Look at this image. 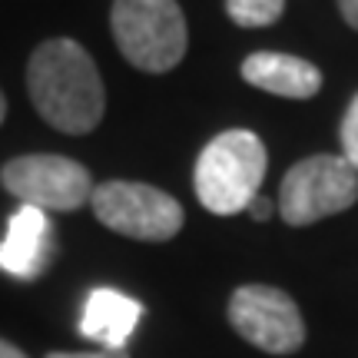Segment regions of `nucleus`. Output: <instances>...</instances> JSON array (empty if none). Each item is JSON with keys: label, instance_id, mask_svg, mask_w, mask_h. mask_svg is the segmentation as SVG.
<instances>
[{"label": "nucleus", "instance_id": "nucleus-1", "mask_svg": "<svg viewBox=\"0 0 358 358\" xmlns=\"http://www.w3.org/2000/svg\"><path fill=\"white\" fill-rule=\"evenodd\" d=\"M27 90L37 113L60 133L83 136L103 120V80L83 47L70 37L40 43L27 64Z\"/></svg>", "mask_w": 358, "mask_h": 358}, {"label": "nucleus", "instance_id": "nucleus-11", "mask_svg": "<svg viewBox=\"0 0 358 358\" xmlns=\"http://www.w3.org/2000/svg\"><path fill=\"white\" fill-rule=\"evenodd\" d=\"M285 10V0H226V13L236 27H268Z\"/></svg>", "mask_w": 358, "mask_h": 358}, {"label": "nucleus", "instance_id": "nucleus-12", "mask_svg": "<svg viewBox=\"0 0 358 358\" xmlns=\"http://www.w3.org/2000/svg\"><path fill=\"white\" fill-rule=\"evenodd\" d=\"M342 156L348 159V166L358 173V93L348 103V113L342 120Z\"/></svg>", "mask_w": 358, "mask_h": 358}, {"label": "nucleus", "instance_id": "nucleus-7", "mask_svg": "<svg viewBox=\"0 0 358 358\" xmlns=\"http://www.w3.org/2000/svg\"><path fill=\"white\" fill-rule=\"evenodd\" d=\"M229 322L268 355H292L306 345V319L295 299L272 285H239L229 299Z\"/></svg>", "mask_w": 358, "mask_h": 358}, {"label": "nucleus", "instance_id": "nucleus-6", "mask_svg": "<svg viewBox=\"0 0 358 358\" xmlns=\"http://www.w3.org/2000/svg\"><path fill=\"white\" fill-rule=\"evenodd\" d=\"M0 186L20 199V206H34L43 213H77L93 196L90 169L57 153H27L3 163Z\"/></svg>", "mask_w": 358, "mask_h": 358}, {"label": "nucleus", "instance_id": "nucleus-8", "mask_svg": "<svg viewBox=\"0 0 358 358\" xmlns=\"http://www.w3.org/2000/svg\"><path fill=\"white\" fill-rule=\"evenodd\" d=\"M53 259L50 216L34 206H20L7 219V232L0 239V268L20 282L40 279Z\"/></svg>", "mask_w": 358, "mask_h": 358}, {"label": "nucleus", "instance_id": "nucleus-14", "mask_svg": "<svg viewBox=\"0 0 358 358\" xmlns=\"http://www.w3.org/2000/svg\"><path fill=\"white\" fill-rule=\"evenodd\" d=\"M249 213H252V219H256V222H266V219L272 216V203H268L266 196H256V199H252V206H249Z\"/></svg>", "mask_w": 358, "mask_h": 358}, {"label": "nucleus", "instance_id": "nucleus-13", "mask_svg": "<svg viewBox=\"0 0 358 358\" xmlns=\"http://www.w3.org/2000/svg\"><path fill=\"white\" fill-rule=\"evenodd\" d=\"M47 358H129L127 348H96V352H50Z\"/></svg>", "mask_w": 358, "mask_h": 358}, {"label": "nucleus", "instance_id": "nucleus-2", "mask_svg": "<svg viewBox=\"0 0 358 358\" xmlns=\"http://www.w3.org/2000/svg\"><path fill=\"white\" fill-rule=\"evenodd\" d=\"M268 156L252 129H226L196 159V196L213 216L245 213L266 179Z\"/></svg>", "mask_w": 358, "mask_h": 358}, {"label": "nucleus", "instance_id": "nucleus-3", "mask_svg": "<svg viewBox=\"0 0 358 358\" xmlns=\"http://www.w3.org/2000/svg\"><path fill=\"white\" fill-rule=\"evenodd\" d=\"M110 27L120 53L146 73L173 70L189 40L176 0H113Z\"/></svg>", "mask_w": 358, "mask_h": 358}, {"label": "nucleus", "instance_id": "nucleus-10", "mask_svg": "<svg viewBox=\"0 0 358 358\" xmlns=\"http://www.w3.org/2000/svg\"><path fill=\"white\" fill-rule=\"evenodd\" d=\"M243 80L249 87H259L266 93L285 96V100H308L322 90L319 66H312L302 57L292 53H252L243 64Z\"/></svg>", "mask_w": 358, "mask_h": 358}, {"label": "nucleus", "instance_id": "nucleus-9", "mask_svg": "<svg viewBox=\"0 0 358 358\" xmlns=\"http://www.w3.org/2000/svg\"><path fill=\"white\" fill-rule=\"evenodd\" d=\"M143 319V306L120 289H93L83 302L80 335L103 348H127Z\"/></svg>", "mask_w": 358, "mask_h": 358}, {"label": "nucleus", "instance_id": "nucleus-5", "mask_svg": "<svg viewBox=\"0 0 358 358\" xmlns=\"http://www.w3.org/2000/svg\"><path fill=\"white\" fill-rule=\"evenodd\" d=\"M93 216L106 229L140 243H166L182 229V206L150 182L110 179L93 186Z\"/></svg>", "mask_w": 358, "mask_h": 358}, {"label": "nucleus", "instance_id": "nucleus-15", "mask_svg": "<svg viewBox=\"0 0 358 358\" xmlns=\"http://www.w3.org/2000/svg\"><path fill=\"white\" fill-rule=\"evenodd\" d=\"M338 10L345 17V24L358 30V0H338Z\"/></svg>", "mask_w": 358, "mask_h": 358}, {"label": "nucleus", "instance_id": "nucleus-17", "mask_svg": "<svg viewBox=\"0 0 358 358\" xmlns=\"http://www.w3.org/2000/svg\"><path fill=\"white\" fill-rule=\"evenodd\" d=\"M3 116H7V100H3V93H0V123H3Z\"/></svg>", "mask_w": 358, "mask_h": 358}, {"label": "nucleus", "instance_id": "nucleus-16", "mask_svg": "<svg viewBox=\"0 0 358 358\" xmlns=\"http://www.w3.org/2000/svg\"><path fill=\"white\" fill-rule=\"evenodd\" d=\"M0 358H27L20 348L13 345V342H7V338H0Z\"/></svg>", "mask_w": 358, "mask_h": 358}, {"label": "nucleus", "instance_id": "nucleus-4", "mask_svg": "<svg viewBox=\"0 0 358 358\" xmlns=\"http://www.w3.org/2000/svg\"><path fill=\"white\" fill-rule=\"evenodd\" d=\"M358 203V173L345 156L319 153L295 163L279 186V216L289 226H312Z\"/></svg>", "mask_w": 358, "mask_h": 358}]
</instances>
